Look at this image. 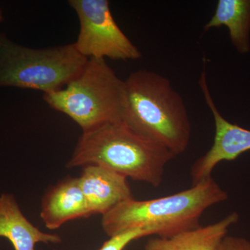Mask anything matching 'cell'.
I'll return each instance as SVG.
<instances>
[{
  "instance_id": "cell-1",
  "label": "cell",
  "mask_w": 250,
  "mask_h": 250,
  "mask_svg": "<svg viewBox=\"0 0 250 250\" xmlns=\"http://www.w3.org/2000/svg\"><path fill=\"white\" fill-rule=\"evenodd\" d=\"M121 121L175 156L190 143L192 126L184 99L157 72L139 70L123 81Z\"/></svg>"
},
{
  "instance_id": "cell-2",
  "label": "cell",
  "mask_w": 250,
  "mask_h": 250,
  "mask_svg": "<svg viewBox=\"0 0 250 250\" xmlns=\"http://www.w3.org/2000/svg\"><path fill=\"white\" fill-rule=\"evenodd\" d=\"M174 157L167 148L116 121L83 131L66 167L103 166L126 178L157 188L162 183L166 165Z\"/></svg>"
},
{
  "instance_id": "cell-3",
  "label": "cell",
  "mask_w": 250,
  "mask_h": 250,
  "mask_svg": "<svg viewBox=\"0 0 250 250\" xmlns=\"http://www.w3.org/2000/svg\"><path fill=\"white\" fill-rule=\"evenodd\" d=\"M228 199V192L210 177L168 196L121 202L103 215L102 227L109 237L141 227L158 228L159 237L169 236L197 228L206 210Z\"/></svg>"
},
{
  "instance_id": "cell-4",
  "label": "cell",
  "mask_w": 250,
  "mask_h": 250,
  "mask_svg": "<svg viewBox=\"0 0 250 250\" xmlns=\"http://www.w3.org/2000/svg\"><path fill=\"white\" fill-rule=\"evenodd\" d=\"M123 81L105 59L89 58L82 70L62 89L44 93L51 108L63 113L88 131L121 121Z\"/></svg>"
},
{
  "instance_id": "cell-5",
  "label": "cell",
  "mask_w": 250,
  "mask_h": 250,
  "mask_svg": "<svg viewBox=\"0 0 250 250\" xmlns=\"http://www.w3.org/2000/svg\"><path fill=\"white\" fill-rule=\"evenodd\" d=\"M88 58L74 43L44 49L20 45L0 34V87L62 89L84 66Z\"/></svg>"
},
{
  "instance_id": "cell-6",
  "label": "cell",
  "mask_w": 250,
  "mask_h": 250,
  "mask_svg": "<svg viewBox=\"0 0 250 250\" xmlns=\"http://www.w3.org/2000/svg\"><path fill=\"white\" fill-rule=\"evenodd\" d=\"M80 20L75 47L86 58L138 60L141 51L117 24L107 0H70Z\"/></svg>"
},
{
  "instance_id": "cell-7",
  "label": "cell",
  "mask_w": 250,
  "mask_h": 250,
  "mask_svg": "<svg viewBox=\"0 0 250 250\" xmlns=\"http://www.w3.org/2000/svg\"><path fill=\"white\" fill-rule=\"evenodd\" d=\"M199 83L206 103L213 116L215 136L209 150L191 166L192 185L212 177L215 167L222 161L236 160L243 153L250 150V130L232 124L222 116L210 93L205 70L202 72Z\"/></svg>"
},
{
  "instance_id": "cell-8",
  "label": "cell",
  "mask_w": 250,
  "mask_h": 250,
  "mask_svg": "<svg viewBox=\"0 0 250 250\" xmlns=\"http://www.w3.org/2000/svg\"><path fill=\"white\" fill-rule=\"evenodd\" d=\"M78 177L90 214H106L121 202L134 198L127 178L97 165L84 166Z\"/></svg>"
},
{
  "instance_id": "cell-9",
  "label": "cell",
  "mask_w": 250,
  "mask_h": 250,
  "mask_svg": "<svg viewBox=\"0 0 250 250\" xmlns=\"http://www.w3.org/2000/svg\"><path fill=\"white\" fill-rule=\"evenodd\" d=\"M90 215L78 177L62 179L49 188L42 198L41 217L49 229H57L70 220Z\"/></svg>"
},
{
  "instance_id": "cell-10",
  "label": "cell",
  "mask_w": 250,
  "mask_h": 250,
  "mask_svg": "<svg viewBox=\"0 0 250 250\" xmlns=\"http://www.w3.org/2000/svg\"><path fill=\"white\" fill-rule=\"evenodd\" d=\"M239 214L232 212L216 223L174 233L150 238L146 250H218L229 229L238 223Z\"/></svg>"
},
{
  "instance_id": "cell-11",
  "label": "cell",
  "mask_w": 250,
  "mask_h": 250,
  "mask_svg": "<svg viewBox=\"0 0 250 250\" xmlns=\"http://www.w3.org/2000/svg\"><path fill=\"white\" fill-rule=\"evenodd\" d=\"M0 237L7 238L14 250H36L38 243L59 244L62 237L42 232L26 218L15 197L11 194L0 195Z\"/></svg>"
},
{
  "instance_id": "cell-12",
  "label": "cell",
  "mask_w": 250,
  "mask_h": 250,
  "mask_svg": "<svg viewBox=\"0 0 250 250\" xmlns=\"http://www.w3.org/2000/svg\"><path fill=\"white\" fill-rule=\"evenodd\" d=\"M225 26L240 54L250 51V0H219L214 14L204 27L207 31Z\"/></svg>"
},
{
  "instance_id": "cell-13",
  "label": "cell",
  "mask_w": 250,
  "mask_h": 250,
  "mask_svg": "<svg viewBox=\"0 0 250 250\" xmlns=\"http://www.w3.org/2000/svg\"><path fill=\"white\" fill-rule=\"evenodd\" d=\"M152 235L161 236L162 233L160 229L152 227L129 229L110 237L99 250H123L135 240Z\"/></svg>"
},
{
  "instance_id": "cell-14",
  "label": "cell",
  "mask_w": 250,
  "mask_h": 250,
  "mask_svg": "<svg viewBox=\"0 0 250 250\" xmlns=\"http://www.w3.org/2000/svg\"><path fill=\"white\" fill-rule=\"evenodd\" d=\"M218 250H250V241L242 237L226 236Z\"/></svg>"
},
{
  "instance_id": "cell-15",
  "label": "cell",
  "mask_w": 250,
  "mask_h": 250,
  "mask_svg": "<svg viewBox=\"0 0 250 250\" xmlns=\"http://www.w3.org/2000/svg\"><path fill=\"white\" fill-rule=\"evenodd\" d=\"M3 21L2 13H1V10H0V22Z\"/></svg>"
}]
</instances>
